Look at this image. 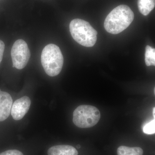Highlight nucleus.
Here are the masks:
<instances>
[{
	"instance_id": "14",
	"label": "nucleus",
	"mask_w": 155,
	"mask_h": 155,
	"mask_svg": "<svg viewBox=\"0 0 155 155\" xmlns=\"http://www.w3.org/2000/svg\"><path fill=\"white\" fill-rule=\"evenodd\" d=\"M5 48V43H4V42L0 40V64H1Z\"/></svg>"
},
{
	"instance_id": "16",
	"label": "nucleus",
	"mask_w": 155,
	"mask_h": 155,
	"mask_svg": "<svg viewBox=\"0 0 155 155\" xmlns=\"http://www.w3.org/2000/svg\"><path fill=\"white\" fill-rule=\"evenodd\" d=\"M76 147H77V148H78V149L80 148V147H81L80 145H77V146H76Z\"/></svg>"
},
{
	"instance_id": "13",
	"label": "nucleus",
	"mask_w": 155,
	"mask_h": 155,
	"mask_svg": "<svg viewBox=\"0 0 155 155\" xmlns=\"http://www.w3.org/2000/svg\"><path fill=\"white\" fill-rule=\"evenodd\" d=\"M0 155H23L21 152L18 150H11L6 151L0 153Z\"/></svg>"
},
{
	"instance_id": "12",
	"label": "nucleus",
	"mask_w": 155,
	"mask_h": 155,
	"mask_svg": "<svg viewBox=\"0 0 155 155\" xmlns=\"http://www.w3.org/2000/svg\"><path fill=\"white\" fill-rule=\"evenodd\" d=\"M143 131L145 134H154L155 132V119L147 123L143 126Z\"/></svg>"
},
{
	"instance_id": "8",
	"label": "nucleus",
	"mask_w": 155,
	"mask_h": 155,
	"mask_svg": "<svg viewBox=\"0 0 155 155\" xmlns=\"http://www.w3.org/2000/svg\"><path fill=\"white\" fill-rule=\"evenodd\" d=\"M48 155H78V152L74 147L61 145L54 146L48 150Z\"/></svg>"
},
{
	"instance_id": "3",
	"label": "nucleus",
	"mask_w": 155,
	"mask_h": 155,
	"mask_svg": "<svg viewBox=\"0 0 155 155\" xmlns=\"http://www.w3.org/2000/svg\"><path fill=\"white\" fill-rule=\"evenodd\" d=\"M64 61L61 50L55 45H47L42 51V65L49 76L54 77L60 74L63 68Z\"/></svg>"
},
{
	"instance_id": "4",
	"label": "nucleus",
	"mask_w": 155,
	"mask_h": 155,
	"mask_svg": "<svg viewBox=\"0 0 155 155\" xmlns=\"http://www.w3.org/2000/svg\"><path fill=\"white\" fill-rule=\"evenodd\" d=\"M101 113L96 107L82 105L75 109L73 122L78 127L89 128L96 125L101 119Z\"/></svg>"
},
{
	"instance_id": "5",
	"label": "nucleus",
	"mask_w": 155,
	"mask_h": 155,
	"mask_svg": "<svg viewBox=\"0 0 155 155\" xmlns=\"http://www.w3.org/2000/svg\"><path fill=\"white\" fill-rule=\"evenodd\" d=\"M31 55L28 45L25 41L17 40L14 42L11 51L13 67L22 69L26 67Z\"/></svg>"
},
{
	"instance_id": "9",
	"label": "nucleus",
	"mask_w": 155,
	"mask_h": 155,
	"mask_svg": "<svg viewBox=\"0 0 155 155\" xmlns=\"http://www.w3.org/2000/svg\"><path fill=\"white\" fill-rule=\"evenodd\" d=\"M139 11L144 16H147L154 8L155 0H138Z\"/></svg>"
},
{
	"instance_id": "10",
	"label": "nucleus",
	"mask_w": 155,
	"mask_h": 155,
	"mask_svg": "<svg viewBox=\"0 0 155 155\" xmlns=\"http://www.w3.org/2000/svg\"><path fill=\"white\" fill-rule=\"evenodd\" d=\"M118 155H143V150L139 147H130L121 146L118 147L117 151Z\"/></svg>"
},
{
	"instance_id": "11",
	"label": "nucleus",
	"mask_w": 155,
	"mask_h": 155,
	"mask_svg": "<svg viewBox=\"0 0 155 155\" xmlns=\"http://www.w3.org/2000/svg\"><path fill=\"white\" fill-rule=\"evenodd\" d=\"M145 61L147 66L155 65V49L149 45L146 48Z\"/></svg>"
},
{
	"instance_id": "6",
	"label": "nucleus",
	"mask_w": 155,
	"mask_h": 155,
	"mask_svg": "<svg viewBox=\"0 0 155 155\" xmlns=\"http://www.w3.org/2000/svg\"><path fill=\"white\" fill-rule=\"evenodd\" d=\"M31 104L30 98L24 96L18 99L12 104L11 114L13 119L16 121L21 120L28 113Z\"/></svg>"
},
{
	"instance_id": "15",
	"label": "nucleus",
	"mask_w": 155,
	"mask_h": 155,
	"mask_svg": "<svg viewBox=\"0 0 155 155\" xmlns=\"http://www.w3.org/2000/svg\"><path fill=\"white\" fill-rule=\"evenodd\" d=\"M153 116H154V118L155 119V108L154 107L153 108Z\"/></svg>"
},
{
	"instance_id": "7",
	"label": "nucleus",
	"mask_w": 155,
	"mask_h": 155,
	"mask_svg": "<svg viewBox=\"0 0 155 155\" xmlns=\"http://www.w3.org/2000/svg\"><path fill=\"white\" fill-rule=\"evenodd\" d=\"M13 100L11 95L0 89V122L5 121L10 116Z\"/></svg>"
},
{
	"instance_id": "1",
	"label": "nucleus",
	"mask_w": 155,
	"mask_h": 155,
	"mask_svg": "<svg viewBox=\"0 0 155 155\" xmlns=\"http://www.w3.org/2000/svg\"><path fill=\"white\" fill-rule=\"evenodd\" d=\"M134 18V14L128 6L121 5L111 11L104 21L105 29L109 33L118 34L126 29Z\"/></svg>"
},
{
	"instance_id": "2",
	"label": "nucleus",
	"mask_w": 155,
	"mask_h": 155,
	"mask_svg": "<svg viewBox=\"0 0 155 155\" xmlns=\"http://www.w3.org/2000/svg\"><path fill=\"white\" fill-rule=\"evenodd\" d=\"M69 30L73 38L79 44L86 47L95 44L97 32L88 22L81 19H73L69 24Z\"/></svg>"
}]
</instances>
